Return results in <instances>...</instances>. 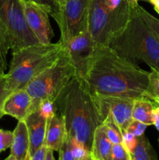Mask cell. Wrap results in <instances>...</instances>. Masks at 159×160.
<instances>
[{"mask_svg":"<svg viewBox=\"0 0 159 160\" xmlns=\"http://www.w3.org/2000/svg\"><path fill=\"white\" fill-rule=\"evenodd\" d=\"M55 105L65 120L66 134L90 152L95 130L104 120L84 78L74 77L59 94Z\"/></svg>","mask_w":159,"mask_h":160,"instance_id":"2","label":"cell"},{"mask_svg":"<svg viewBox=\"0 0 159 160\" xmlns=\"http://www.w3.org/2000/svg\"><path fill=\"white\" fill-rule=\"evenodd\" d=\"M149 84L147 91V99L150 100L155 107L159 106V72L151 69Z\"/></svg>","mask_w":159,"mask_h":160,"instance_id":"19","label":"cell"},{"mask_svg":"<svg viewBox=\"0 0 159 160\" xmlns=\"http://www.w3.org/2000/svg\"><path fill=\"white\" fill-rule=\"evenodd\" d=\"M72 150L74 155L75 159L80 160L90 156V152L80 142L72 138Z\"/></svg>","mask_w":159,"mask_h":160,"instance_id":"26","label":"cell"},{"mask_svg":"<svg viewBox=\"0 0 159 160\" xmlns=\"http://www.w3.org/2000/svg\"><path fill=\"white\" fill-rule=\"evenodd\" d=\"M108 138L112 144L123 143V134L110 116L107 115L103 121Z\"/></svg>","mask_w":159,"mask_h":160,"instance_id":"21","label":"cell"},{"mask_svg":"<svg viewBox=\"0 0 159 160\" xmlns=\"http://www.w3.org/2000/svg\"><path fill=\"white\" fill-rule=\"evenodd\" d=\"M92 160H98V159H94V158H92Z\"/></svg>","mask_w":159,"mask_h":160,"instance_id":"44","label":"cell"},{"mask_svg":"<svg viewBox=\"0 0 159 160\" xmlns=\"http://www.w3.org/2000/svg\"><path fill=\"white\" fill-rule=\"evenodd\" d=\"M65 0H55V7H56L55 11L57 10V9H59L60 7H62V6H63L64 3H65Z\"/></svg>","mask_w":159,"mask_h":160,"instance_id":"36","label":"cell"},{"mask_svg":"<svg viewBox=\"0 0 159 160\" xmlns=\"http://www.w3.org/2000/svg\"><path fill=\"white\" fill-rule=\"evenodd\" d=\"M66 135L65 120L59 113L56 112L47 121L45 144L53 151L59 152Z\"/></svg>","mask_w":159,"mask_h":160,"instance_id":"14","label":"cell"},{"mask_svg":"<svg viewBox=\"0 0 159 160\" xmlns=\"http://www.w3.org/2000/svg\"><path fill=\"white\" fill-rule=\"evenodd\" d=\"M111 160H132V155L123 143L114 144Z\"/></svg>","mask_w":159,"mask_h":160,"instance_id":"23","label":"cell"},{"mask_svg":"<svg viewBox=\"0 0 159 160\" xmlns=\"http://www.w3.org/2000/svg\"><path fill=\"white\" fill-rule=\"evenodd\" d=\"M94 96L103 120L107 115L110 116L122 134L125 132L132 120V107L135 99L97 95H94Z\"/></svg>","mask_w":159,"mask_h":160,"instance_id":"10","label":"cell"},{"mask_svg":"<svg viewBox=\"0 0 159 160\" xmlns=\"http://www.w3.org/2000/svg\"><path fill=\"white\" fill-rule=\"evenodd\" d=\"M5 160H17V159H16V158L14 157V156H12V155L10 154V155H9V156H8V157L6 158V159H5Z\"/></svg>","mask_w":159,"mask_h":160,"instance_id":"38","label":"cell"},{"mask_svg":"<svg viewBox=\"0 0 159 160\" xmlns=\"http://www.w3.org/2000/svg\"><path fill=\"white\" fill-rule=\"evenodd\" d=\"M147 127V125L142 123V122L132 120V121H131V123H129V126H128L126 131H128V132L133 134L135 137L138 138L144 134L145 130H146Z\"/></svg>","mask_w":159,"mask_h":160,"instance_id":"28","label":"cell"},{"mask_svg":"<svg viewBox=\"0 0 159 160\" xmlns=\"http://www.w3.org/2000/svg\"><path fill=\"white\" fill-rule=\"evenodd\" d=\"M59 160H76L72 150V138L66 134L62 146L59 150Z\"/></svg>","mask_w":159,"mask_h":160,"instance_id":"25","label":"cell"},{"mask_svg":"<svg viewBox=\"0 0 159 160\" xmlns=\"http://www.w3.org/2000/svg\"><path fill=\"white\" fill-rule=\"evenodd\" d=\"M150 3L154 6V10H159V0H150Z\"/></svg>","mask_w":159,"mask_h":160,"instance_id":"37","label":"cell"},{"mask_svg":"<svg viewBox=\"0 0 159 160\" xmlns=\"http://www.w3.org/2000/svg\"><path fill=\"white\" fill-rule=\"evenodd\" d=\"M37 111L42 117L48 120L55 113L57 112L55 102L51 101V100H44L41 102Z\"/></svg>","mask_w":159,"mask_h":160,"instance_id":"24","label":"cell"},{"mask_svg":"<svg viewBox=\"0 0 159 160\" xmlns=\"http://www.w3.org/2000/svg\"><path fill=\"white\" fill-rule=\"evenodd\" d=\"M0 26L12 52L39 43L26 24L23 0H0Z\"/></svg>","mask_w":159,"mask_h":160,"instance_id":"7","label":"cell"},{"mask_svg":"<svg viewBox=\"0 0 159 160\" xmlns=\"http://www.w3.org/2000/svg\"><path fill=\"white\" fill-rule=\"evenodd\" d=\"M90 0H65L62 7L51 15L60 31L59 42L64 47L77 34L87 29Z\"/></svg>","mask_w":159,"mask_h":160,"instance_id":"8","label":"cell"},{"mask_svg":"<svg viewBox=\"0 0 159 160\" xmlns=\"http://www.w3.org/2000/svg\"><path fill=\"white\" fill-rule=\"evenodd\" d=\"M31 96L26 88L16 90L6 98L2 111L4 115L10 116L18 121L25 120L31 110Z\"/></svg>","mask_w":159,"mask_h":160,"instance_id":"12","label":"cell"},{"mask_svg":"<svg viewBox=\"0 0 159 160\" xmlns=\"http://www.w3.org/2000/svg\"><path fill=\"white\" fill-rule=\"evenodd\" d=\"M154 105L147 98H140L134 100L132 107V120L142 122L147 126L154 125Z\"/></svg>","mask_w":159,"mask_h":160,"instance_id":"17","label":"cell"},{"mask_svg":"<svg viewBox=\"0 0 159 160\" xmlns=\"http://www.w3.org/2000/svg\"><path fill=\"white\" fill-rule=\"evenodd\" d=\"M74 77L75 69L65 48L64 52L52 67L34 78L25 88L32 100L31 112L37 111L40 102L44 100L55 102Z\"/></svg>","mask_w":159,"mask_h":160,"instance_id":"5","label":"cell"},{"mask_svg":"<svg viewBox=\"0 0 159 160\" xmlns=\"http://www.w3.org/2000/svg\"><path fill=\"white\" fill-rule=\"evenodd\" d=\"M150 72L118 56L108 46H96L84 81L94 95L147 98Z\"/></svg>","mask_w":159,"mask_h":160,"instance_id":"1","label":"cell"},{"mask_svg":"<svg viewBox=\"0 0 159 160\" xmlns=\"http://www.w3.org/2000/svg\"><path fill=\"white\" fill-rule=\"evenodd\" d=\"M153 116H154V125L159 132V106L154 109Z\"/></svg>","mask_w":159,"mask_h":160,"instance_id":"33","label":"cell"},{"mask_svg":"<svg viewBox=\"0 0 159 160\" xmlns=\"http://www.w3.org/2000/svg\"><path fill=\"white\" fill-rule=\"evenodd\" d=\"M132 160H157V153L143 134L137 138V143L132 153Z\"/></svg>","mask_w":159,"mask_h":160,"instance_id":"18","label":"cell"},{"mask_svg":"<svg viewBox=\"0 0 159 160\" xmlns=\"http://www.w3.org/2000/svg\"><path fill=\"white\" fill-rule=\"evenodd\" d=\"M23 11L30 31L41 44L51 43L54 32L50 23L49 8L31 0H23Z\"/></svg>","mask_w":159,"mask_h":160,"instance_id":"9","label":"cell"},{"mask_svg":"<svg viewBox=\"0 0 159 160\" xmlns=\"http://www.w3.org/2000/svg\"><path fill=\"white\" fill-rule=\"evenodd\" d=\"M134 6L125 2L118 9L110 11L102 0H90L87 30L95 47L108 46L111 39L126 26L132 17Z\"/></svg>","mask_w":159,"mask_h":160,"instance_id":"6","label":"cell"},{"mask_svg":"<svg viewBox=\"0 0 159 160\" xmlns=\"http://www.w3.org/2000/svg\"><path fill=\"white\" fill-rule=\"evenodd\" d=\"M137 6L126 26L111 39L108 46L132 63L143 62L156 70L159 67V43L139 14Z\"/></svg>","mask_w":159,"mask_h":160,"instance_id":"3","label":"cell"},{"mask_svg":"<svg viewBox=\"0 0 159 160\" xmlns=\"http://www.w3.org/2000/svg\"><path fill=\"white\" fill-rule=\"evenodd\" d=\"M65 51L61 42L34 44L12 52L9 70L6 73L10 92L25 88L30 81L52 67Z\"/></svg>","mask_w":159,"mask_h":160,"instance_id":"4","label":"cell"},{"mask_svg":"<svg viewBox=\"0 0 159 160\" xmlns=\"http://www.w3.org/2000/svg\"><path fill=\"white\" fill-rule=\"evenodd\" d=\"M47 150H48V147L45 142L32 156H31V160H45Z\"/></svg>","mask_w":159,"mask_h":160,"instance_id":"31","label":"cell"},{"mask_svg":"<svg viewBox=\"0 0 159 160\" xmlns=\"http://www.w3.org/2000/svg\"><path fill=\"white\" fill-rule=\"evenodd\" d=\"M31 1H33L34 2L38 3V4L42 5V6L49 8V9L51 10V15L55 12V11L56 9L55 0H31Z\"/></svg>","mask_w":159,"mask_h":160,"instance_id":"32","label":"cell"},{"mask_svg":"<svg viewBox=\"0 0 159 160\" xmlns=\"http://www.w3.org/2000/svg\"><path fill=\"white\" fill-rule=\"evenodd\" d=\"M13 138L12 131H6L0 128V152L10 148Z\"/></svg>","mask_w":159,"mask_h":160,"instance_id":"27","label":"cell"},{"mask_svg":"<svg viewBox=\"0 0 159 160\" xmlns=\"http://www.w3.org/2000/svg\"><path fill=\"white\" fill-rule=\"evenodd\" d=\"M80 160H92V157H91V156H89L88 157H86V158H84V159H80Z\"/></svg>","mask_w":159,"mask_h":160,"instance_id":"39","label":"cell"},{"mask_svg":"<svg viewBox=\"0 0 159 160\" xmlns=\"http://www.w3.org/2000/svg\"><path fill=\"white\" fill-rule=\"evenodd\" d=\"M157 70V72H159V67H158V68H157V69H156V70Z\"/></svg>","mask_w":159,"mask_h":160,"instance_id":"42","label":"cell"},{"mask_svg":"<svg viewBox=\"0 0 159 160\" xmlns=\"http://www.w3.org/2000/svg\"><path fill=\"white\" fill-rule=\"evenodd\" d=\"M123 143L132 155L137 143V138L128 131L123 133Z\"/></svg>","mask_w":159,"mask_h":160,"instance_id":"29","label":"cell"},{"mask_svg":"<svg viewBox=\"0 0 159 160\" xmlns=\"http://www.w3.org/2000/svg\"><path fill=\"white\" fill-rule=\"evenodd\" d=\"M53 150L50 149V148H48V150H47L46 156H45V160H55L54 155H53Z\"/></svg>","mask_w":159,"mask_h":160,"instance_id":"34","label":"cell"},{"mask_svg":"<svg viewBox=\"0 0 159 160\" xmlns=\"http://www.w3.org/2000/svg\"><path fill=\"white\" fill-rule=\"evenodd\" d=\"M3 116H4V114H3L2 111V109H0V119H1Z\"/></svg>","mask_w":159,"mask_h":160,"instance_id":"41","label":"cell"},{"mask_svg":"<svg viewBox=\"0 0 159 160\" xmlns=\"http://www.w3.org/2000/svg\"><path fill=\"white\" fill-rule=\"evenodd\" d=\"M10 93V91L8 88L7 84H6V75L4 74L2 76H0V109H2L5 100Z\"/></svg>","mask_w":159,"mask_h":160,"instance_id":"30","label":"cell"},{"mask_svg":"<svg viewBox=\"0 0 159 160\" xmlns=\"http://www.w3.org/2000/svg\"><path fill=\"white\" fill-rule=\"evenodd\" d=\"M155 11H156V12H157V13H158V14H159V10H157V9H155Z\"/></svg>","mask_w":159,"mask_h":160,"instance_id":"43","label":"cell"},{"mask_svg":"<svg viewBox=\"0 0 159 160\" xmlns=\"http://www.w3.org/2000/svg\"><path fill=\"white\" fill-rule=\"evenodd\" d=\"M47 121L48 120L42 117L37 110L31 112L25 120L29 134L31 156L45 142Z\"/></svg>","mask_w":159,"mask_h":160,"instance_id":"13","label":"cell"},{"mask_svg":"<svg viewBox=\"0 0 159 160\" xmlns=\"http://www.w3.org/2000/svg\"><path fill=\"white\" fill-rule=\"evenodd\" d=\"M112 145L113 144L108 138L104 125L101 123L94 134L90 156L98 160H111Z\"/></svg>","mask_w":159,"mask_h":160,"instance_id":"16","label":"cell"},{"mask_svg":"<svg viewBox=\"0 0 159 160\" xmlns=\"http://www.w3.org/2000/svg\"><path fill=\"white\" fill-rule=\"evenodd\" d=\"M31 155H30V152H29L27 154V156H26V159H25V160H31Z\"/></svg>","mask_w":159,"mask_h":160,"instance_id":"40","label":"cell"},{"mask_svg":"<svg viewBox=\"0 0 159 160\" xmlns=\"http://www.w3.org/2000/svg\"><path fill=\"white\" fill-rule=\"evenodd\" d=\"M12 134L13 138L10 147V154L17 160H25L30 148L29 134L25 120L18 121Z\"/></svg>","mask_w":159,"mask_h":160,"instance_id":"15","label":"cell"},{"mask_svg":"<svg viewBox=\"0 0 159 160\" xmlns=\"http://www.w3.org/2000/svg\"><path fill=\"white\" fill-rule=\"evenodd\" d=\"M158 142H159V138H158Z\"/></svg>","mask_w":159,"mask_h":160,"instance_id":"45","label":"cell"},{"mask_svg":"<svg viewBox=\"0 0 159 160\" xmlns=\"http://www.w3.org/2000/svg\"><path fill=\"white\" fill-rule=\"evenodd\" d=\"M10 49L9 42L2 28L0 26V76L6 74L7 69V56Z\"/></svg>","mask_w":159,"mask_h":160,"instance_id":"22","label":"cell"},{"mask_svg":"<svg viewBox=\"0 0 159 160\" xmlns=\"http://www.w3.org/2000/svg\"><path fill=\"white\" fill-rule=\"evenodd\" d=\"M65 48L75 69L76 76L84 78L95 49V44L88 30L73 38Z\"/></svg>","mask_w":159,"mask_h":160,"instance_id":"11","label":"cell"},{"mask_svg":"<svg viewBox=\"0 0 159 160\" xmlns=\"http://www.w3.org/2000/svg\"><path fill=\"white\" fill-rule=\"evenodd\" d=\"M126 2L129 3L131 6H136V5L139 4V2H150V0H124Z\"/></svg>","mask_w":159,"mask_h":160,"instance_id":"35","label":"cell"},{"mask_svg":"<svg viewBox=\"0 0 159 160\" xmlns=\"http://www.w3.org/2000/svg\"><path fill=\"white\" fill-rule=\"evenodd\" d=\"M137 9L138 11L139 14L142 19L143 20L144 23L147 26L148 29L151 31L154 37L159 43V20L151 15L150 12H148L144 8L140 6V5L137 6Z\"/></svg>","mask_w":159,"mask_h":160,"instance_id":"20","label":"cell"}]
</instances>
